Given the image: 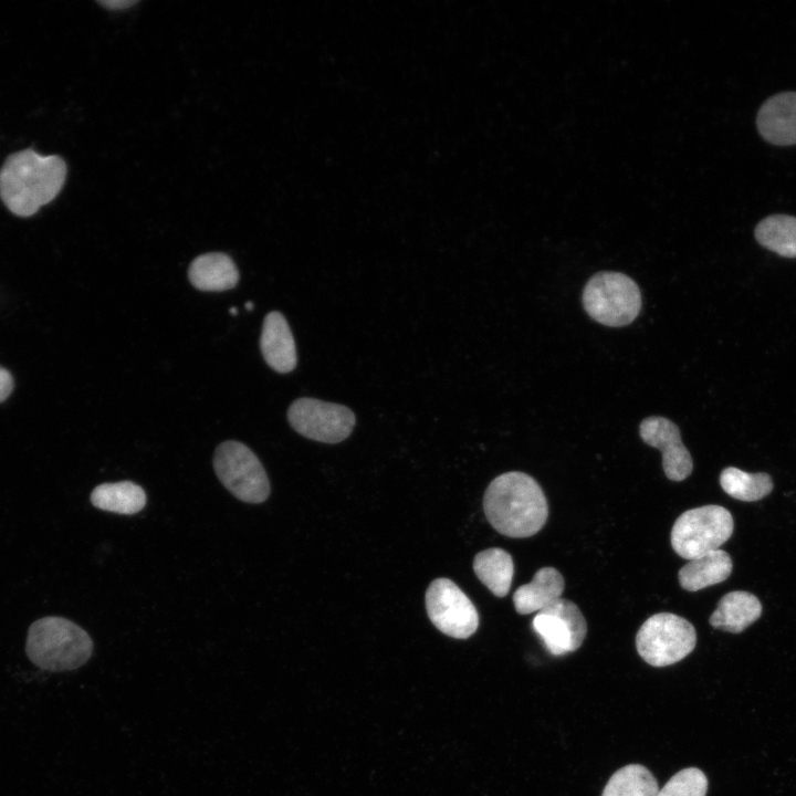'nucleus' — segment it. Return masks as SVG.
Masks as SVG:
<instances>
[{
	"label": "nucleus",
	"instance_id": "1",
	"mask_svg": "<svg viewBox=\"0 0 796 796\" xmlns=\"http://www.w3.org/2000/svg\"><path fill=\"white\" fill-rule=\"evenodd\" d=\"M483 509L495 531L514 538L536 534L548 516L543 489L534 478L520 471L503 473L489 484Z\"/></svg>",
	"mask_w": 796,
	"mask_h": 796
},
{
	"label": "nucleus",
	"instance_id": "2",
	"mask_svg": "<svg viewBox=\"0 0 796 796\" xmlns=\"http://www.w3.org/2000/svg\"><path fill=\"white\" fill-rule=\"evenodd\" d=\"M66 177V164L55 155L41 156L32 149L10 155L0 169V197L19 217H30L52 201Z\"/></svg>",
	"mask_w": 796,
	"mask_h": 796
},
{
	"label": "nucleus",
	"instance_id": "3",
	"mask_svg": "<svg viewBox=\"0 0 796 796\" xmlns=\"http://www.w3.org/2000/svg\"><path fill=\"white\" fill-rule=\"evenodd\" d=\"M90 635L63 617H44L34 621L28 631L25 652L39 668L69 671L83 666L92 656Z\"/></svg>",
	"mask_w": 796,
	"mask_h": 796
},
{
	"label": "nucleus",
	"instance_id": "4",
	"mask_svg": "<svg viewBox=\"0 0 796 796\" xmlns=\"http://www.w3.org/2000/svg\"><path fill=\"white\" fill-rule=\"evenodd\" d=\"M587 314L607 326L630 324L641 308L637 283L618 272H599L591 276L583 292Z\"/></svg>",
	"mask_w": 796,
	"mask_h": 796
},
{
	"label": "nucleus",
	"instance_id": "5",
	"mask_svg": "<svg viewBox=\"0 0 796 796\" xmlns=\"http://www.w3.org/2000/svg\"><path fill=\"white\" fill-rule=\"evenodd\" d=\"M731 513L720 505H703L683 512L671 530V546L682 558L693 559L719 549L732 535Z\"/></svg>",
	"mask_w": 796,
	"mask_h": 796
},
{
	"label": "nucleus",
	"instance_id": "6",
	"mask_svg": "<svg viewBox=\"0 0 796 796\" xmlns=\"http://www.w3.org/2000/svg\"><path fill=\"white\" fill-rule=\"evenodd\" d=\"M693 625L671 612L652 615L636 635L639 656L652 667H667L681 661L694 649Z\"/></svg>",
	"mask_w": 796,
	"mask_h": 796
},
{
	"label": "nucleus",
	"instance_id": "7",
	"mask_svg": "<svg viewBox=\"0 0 796 796\" xmlns=\"http://www.w3.org/2000/svg\"><path fill=\"white\" fill-rule=\"evenodd\" d=\"M219 481L238 500L262 503L270 495V481L259 458L245 444L234 440L220 443L213 455Z\"/></svg>",
	"mask_w": 796,
	"mask_h": 796
},
{
	"label": "nucleus",
	"instance_id": "8",
	"mask_svg": "<svg viewBox=\"0 0 796 796\" xmlns=\"http://www.w3.org/2000/svg\"><path fill=\"white\" fill-rule=\"evenodd\" d=\"M287 420L301 436L325 443L345 440L355 426V415L348 407L307 397L291 404Z\"/></svg>",
	"mask_w": 796,
	"mask_h": 796
},
{
	"label": "nucleus",
	"instance_id": "9",
	"mask_svg": "<svg viewBox=\"0 0 796 796\" xmlns=\"http://www.w3.org/2000/svg\"><path fill=\"white\" fill-rule=\"evenodd\" d=\"M426 608L431 622L447 636L465 639L478 629L475 606L448 578H437L430 584L426 593Z\"/></svg>",
	"mask_w": 796,
	"mask_h": 796
},
{
	"label": "nucleus",
	"instance_id": "10",
	"mask_svg": "<svg viewBox=\"0 0 796 796\" xmlns=\"http://www.w3.org/2000/svg\"><path fill=\"white\" fill-rule=\"evenodd\" d=\"M533 629L553 656L576 651L587 633L586 620L578 606L558 598L533 618Z\"/></svg>",
	"mask_w": 796,
	"mask_h": 796
},
{
	"label": "nucleus",
	"instance_id": "11",
	"mask_svg": "<svg viewBox=\"0 0 796 796\" xmlns=\"http://www.w3.org/2000/svg\"><path fill=\"white\" fill-rule=\"evenodd\" d=\"M639 432L643 442L661 451L662 468L669 480L682 481L692 473L691 454L674 422L663 417H648L641 421Z\"/></svg>",
	"mask_w": 796,
	"mask_h": 796
},
{
	"label": "nucleus",
	"instance_id": "12",
	"mask_svg": "<svg viewBox=\"0 0 796 796\" xmlns=\"http://www.w3.org/2000/svg\"><path fill=\"white\" fill-rule=\"evenodd\" d=\"M756 125L761 136L771 144H796V92L767 98L758 111Z\"/></svg>",
	"mask_w": 796,
	"mask_h": 796
},
{
	"label": "nucleus",
	"instance_id": "13",
	"mask_svg": "<svg viewBox=\"0 0 796 796\" xmlns=\"http://www.w3.org/2000/svg\"><path fill=\"white\" fill-rule=\"evenodd\" d=\"M260 349L265 363L275 371H292L297 363L295 342L286 318L270 312L263 321Z\"/></svg>",
	"mask_w": 796,
	"mask_h": 796
},
{
	"label": "nucleus",
	"instance_id": "14",
	"mask_svg": "<svg viewBox=\"0 0 796 796\" xmlns=\"http://www.w3.org/2000/svg\"><path fill=\"white\" fill-rule=\"evenodd\" d=\"M188 279L197 290L221 292L238 284L239 271L228 254L210 252L197 256L190 263Z\"/></svg>",
	"mask_w": 796,
	"mask_h": 796
},
{
	"label": "nucleus",
	"instance_id": "15",
	"mask_svg": "<svg viewBox=\"0 0 796 796\" xmlns=\"http://www.w3.org/2000/svg\"><path fill=\"white\" fill-rule=\"evenodd\" d=\"M565 588L562 574L554 567L540 568L531 583L520 586L513 594L515 610L521 615L541 611L561 598Z\"/></svg>",
	"mask_w": 796,
	"mask_h": 796
},
{
	"label": "nucleus",
	"instance_id": "16",
	"mask_svg": "<svg viewBox=\"0 0 796 796\" xmlns=\"http://www.w3.org/2000/svg\"><path fill=\"white\" fill-rule=\"evenodd\" d=\"M762 614V605L756 596L748 591L736 590L724 595L709 622L712 627L739 633L755 622Z\"/></svg>",
	"mask_w": 796,
	"mask_h": 796
},
{
	"label": "nucleus",
	"instance_id": "17",
	"mask_svg": "<svg viewBox=\"0 0 796 796\" xmlns=\"http://www.w3.org/2000/svg\"><path fill=\"white\" fill-rule=\"evenodd\" d=\"M732 567L730 555L719 548L690 559L680 568L678 578L683 589L696 591L725 580L730 576Z\"/></svg>",
	"mask_w": 796,
	"mask_h": 796
},
{
	"label": "nucleus",
	"instance_id": "18",
	"mask_svg": "<svg viewBox=\"0 0 796 796\" xmlns=\"http://www.w3.org/2000/svg\"><path fill=\"white\" fill-rule=\"evenodd\" d=\"M90 500L100 510L132 515L145 507L147 496L140 485L132 481H119L95 486Z\"/></svg>",
	"mask_w": 796,
	"mask_h": 796
},
{
	"label": "nucleus",
	"instance_id": "19",
	"mask_svg": "<svg viewBox=\"0 0 796 796\" xmlns=\"http://www.w3.org/2000/svg\"><path fill=\"white\" fill-rule=\"evenodd\" d=\"M476 577L496 597H504L511 588L514 564L512 556L502 548H488L478 553L473 561Z\"/></svg>",
	"mask_w": 796,
	"mask_h": 796
},
{
	"label": "nucleus",
	"instance_id": "20",
	"mask_svg": "<svg viewBox=\"0 0 796 796\" xmlns=\"http://www.w3.org/2000/svg\"><path fill=\"white\" fill-rule=\"evenodd\" d=\"M757 242L786 258H796V217L772 214L755 228Z\"/></svg>",
	"mask_w": 796,
	"mask_h": 796
},
{
	"label": "nucleus",
	"instance_id": "21",
	"mask_svg": "<svg viewBox=\"0 0 796 796\" xmlns=\"http://www.w3.org/2000/svg\"><path fill=\"white\" fill-rule=\"evenodd\" d=\"M658 790V782L647 767L628 764L610 776L601 796H656Z\"/></svg>",
	"mask_w": 796,
	"mask_h": 796
},
{
	"label": "nucleus",
	"instance_id": "22",
	"mask_svg": "<svg viewBox=\"0 0 796 796\" xmlns=\"http://www.w3.org/2000/svg\"><path fill=\"white\" fill-rule=\"evenodd\" d=\"M724 492L736 500L753 502L769 494L773 482L766 473H747L734 467L725 468L720 474Z\"/></svg>",
	"mask_w": 796,
	"mask_h": 796
},
{
	"label": "nucleus",
	"instance_id": "23",
	"mask_svg": "<svg viewBox=\"0 0 796 796\" xmlns=\"http://www.w3.org/2000/svg\"><path fill=\"white\" fill-rule=\"evenodd\" d=\"M708 778L696 767H688L674 774L656 796H705Z\"/></svg>",
	"mask_w": 796,
	"mask_h": 796
},
{
	"label": "nucleus",
	"instance_id": "24",
	"mask_svg": "<svg viewBox=\"0 0 796 796\" xmlns=\"http://www.w3.org/2000/svg\"><path fill=\"white\" fill-rule=\"evenodd\" d=\"M13 379L11 374L0 367V402H2L12 391Z\"/></svg>",
	"mask_w": 796,
	"mask_h": 796
},
{
	"label": "nucleus",
	"instance_id": "25",
	"mask_svg": "<svg viewBox=\"0 0 796 796\" xmlns=\"http://www.w3.org/2000/svg\"><path fill=\"white\" fill-rule=\"evenodd\" d=\"M101 4L107 7L108 9H124L127 7H130L136 3V1L130 0H113V1H100Z\"/></svg>",
	"mask_w": 796,
	"mask_h": 796
},
{
	"label": "nucleus",
	"instance_id": "26",
	"mask_svg": "<svg viewBox=\"0 0 796 796\" xmlns=\"http://www.w3.org/2000/svg\"><path fill=\"white\" fill-rule=\"evenodd\" d=\"M245 307H247L249 311H251V310L253 308V303H252V302L245 303Z\"/></svg>",
	"mask_w": 796,
	"mask_h": 796
},
{
	"label": "nucleus",
	"instance_id": "27",
	"mask_svg": "<svg viewBox=\"0 0 796 796\" xmlns=\"http://www.w3.org/2000/svg\"><path fill=\"white\" fill-rule=\"evenodd\" d=\"M229 312H230L231 314H237V311H235V308H234V307H233V308H231V310H230Z\"/></svg>",
	"mask_w": 796,
	"mask_h": 796
}]
</instances>
